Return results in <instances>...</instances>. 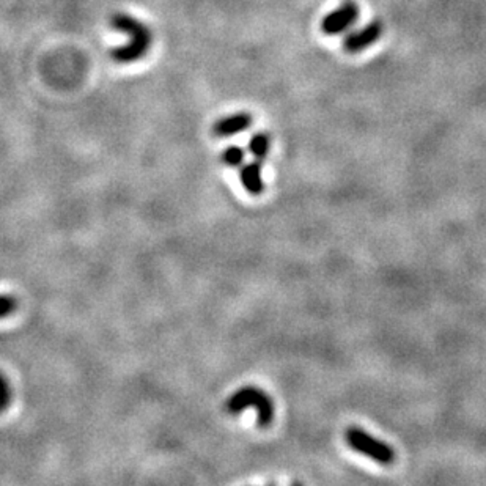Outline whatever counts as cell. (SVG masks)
Masks as SVG:
<instances>
[{"instance_id":"obj_1","label":"cell","mask_w":486,"mask_h":486,"mask_svg":"<svg viewBox=\"0 0 486 486\" xmlns=\"http://www.w3.org/2000/svg\"><path fill=\"white\" fill-rule=\"evenodd\" d=\"M110 25L115 30L126 33L129 37V43L126 46L115 47L112 51V59L118 63H132L144 57L150 51L153 35L148 27L126 13H115L110 18Z\"/></svg>"},{"instance_id":"obj_2","label":"cell","mask_w":486,"mask_h":486,"mask_svg":"<svg viewBox=\"0 0 486 486\" xmlns=\"http://www.w3.org/2000/svg\"><path fill=\"white\" fill-rule=\"evenodd\" d=\"M253 406L257 410V425L260 428H267L274 420V403L271 397L262 389H258L255 386H245L243 389L236 390L231 395L227 403H225V410L228 414H241L248 407Z\"/></svg>"},{"instance_id":"obj_3","label":"cell","mask_w":486,"mask_h":486,"mask_svg":"<svg viewBox=\"0 0 486 486\" xmlns=\"http://www.w3.org/2000/svg\"><path fill=\"white\" fill-rule=\"evenodd\" d=\"M345 442L354 452L370 458L381 466H390L395 461V450L384 441L375 438L359 427H349L345 432Z\"/></svg>"},{"instance_id":"obj_4","label":"cell","mask_w":486,"mask_h":486,"mask_svg":"<svg viewBox=\"0 0 486 486\" xmlns=\"http://www.w3.org/2000/svg\"><path fill=\"white\" fill-rule=\"evenodd\" d=\"M359 19V5L354 0H345V2L337 6L334 11H330L321 21V32L328 37H337L342 35L356 24Z\"/></svg>"},{"instance_id":"obj_5","label":"cell","mask_w":486,"mask_h":486,"mask_svg":"<svg viewBox=\"0 0 486 486\" xmlns=\"http://www.w3.org/2000/svg\"><path fill=\"white\" fill-rule=\"evenodd\" d=\"M384 32V27L381 21H371L370 24L364 25L362 29H357L354 32L348 33L343 40V51L348 54H357L362 52L365 49H369L371 45H375L376 41L381 38Z\"/></svg>"},{"instance_id":"obj_6","label":"cell","mask_w":486,"mask_h":486,"mask_svg":"<svg viewBox=\"0 0 486 486\" xmlns=\"http://www.w3.org/2000/svg\"><path fill=\"white\" fill-rule=\"evenodd\" d=\"M252 122H253V118L250 114L238 112V114L217 120L213 126V134L217 137L236 136V134L249 129L252 126Z\"/></svg>"},{"instance_id":"obj_7","label":"cell","mask_w":486,"mask_h":486,"mask_svg":"<svg viewBox=\"0 0 486 486\" xmlns=\"http://www.w3.org/2000/svg\"><path fill=\"white\" fill-rule=\"evenodd\" d=\"M239 178L245 191L250 195L257 197L262 195L265 192V183L262 177V167H260V162H250V164L244 166L239 172Z\"/></svg>"},{"instance_id":"obj_8","label":"cell","mask_w":486,"mask_h":486,"mask_svg":"<svg viewBox=\"0 0 486 486\" xmlns=\"http://www.w3.org/2000/svg\"><path fill=\"white\" fill-rule=\"evenodd\" d=\"M271 137L267 132H255L249 140V151L257 158L258 162H263L270 153Z\"/></svg>"},{"instance_id":"obj_9","label":"cell","mask_w":486,"mask_h":486,"mask_svg":"<svg viewBox=\"0 0 486 486\" xmlns=\"http://www.w3.org/2000/svg\"><path fill=\"white\" fill-rule=\"evenodd\" d=\"M221 159L224 164H227L230 167H239L244 161V150L236 145H230L222 151Z\"/></svg>"},{"instance_id":"obj_10","label":"cell","mask_w":486,"mask_h":486,"mask_svg":"<svg viewBox=\"0 0 486 486\" xmlns=\"http://www.w3.org/2000/svg\"><path fill=\"white\" fill-rule=\"evenodd\" d=\"M11 403V387L6 378L0 373V412H4Z\"/></svg>"},{"instance_id":"obj_11","label":"cell","mask_w":486,"mask_h":486,"mask_svg":"<svg viewBox=\"0 0 486 486\" xmlns=\"http://www.w3.org/2000/svg\"><path fill=\"white\" fill-rule=\"evenodd\" d=\"M18 307V301L8 294H0V318L11 315Z\"/></svg>"}]
</instances>
